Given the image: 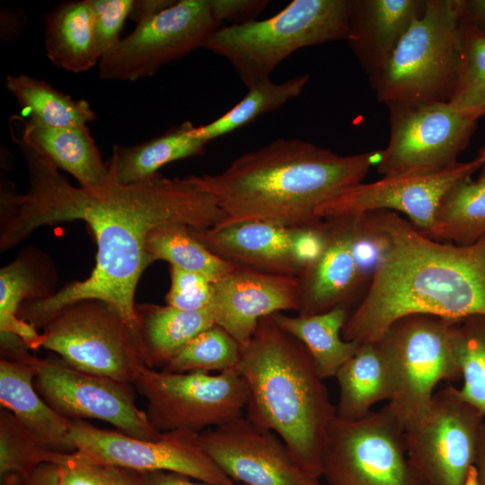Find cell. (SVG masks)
Wrapping results in <instances>:
<instances>
[{
	"label": "cell",
	"instance_id": "cell-1",
	"mask_svg": "<svg viewBox=\"0 0 485 485\" xmlns=\"http://www.w3.org/2000/svg\"><path fill=\"white\" fill-rule=\"evenodd\" d=\"M27 163L25 193L2 190L0 251H5L43 225L81 220L97 244L90 276L69 283L50 296L25 302L22 320L42 328L64 306L95 298L114 306L135 332V293L144 270L153 263L146 251L148 234L167 224H183L203 231L215 227L224 215L198 175L168 178L160 173L123 184L110 172L104 185H72L32 143L11 130Z\"/></svg>",
	"mask_w": 485,
	"mask_h": 485
},
{
	"label": "cell",
	"instance_id": "cell-2",
	"mask_svg": "<svg viewBox=\"0 0 485 485\" xmlns=\"http://www.w3.org/2000/svg\"><path fill=\"white\" fill-rule=\"evenodd\" d=\"M385 244L366 292L341 335L375 342L397 319L414 313L447 320L485 315V236L469 245L433 240L390 210L366 212Z\"/></svg>",
	"mask_w": 485,
	"mask_h": 485
},
{
	"label": "cell",
	"instance_id": "cell-3",
	"mask_svg": "<svg viewBox=\"0 0 485 485\" xmlns=\"http://www.w3.org/2000/svg\"><path fill=\"white\" fill-rule=\"evenodd\" d=\"M381 156L382 150L341 155L295 138H279L242 154L221 172L199 175L224 215L213 229L243 222L318 225L323 219L316 216L317 208L361 183Z\"/></svg>",
	"mask_w": 485,
	"mask_h": 485
},
{
	"label": "cell",
	"instance_id": "cell-4",
	"mask_svg": "<svg viewBox=\"0 0 485 485\" xmlns=\"http://www.w3.org/2000/svg\"><path fill=\"white\" fill-rule=\"evenodd\" d=\"M237 370L248 388L244 416L276 433L299 465L320 479L329 428L337 414L306 347L271 315L263 317L242 347Z\"/></svg>",
	"mask_w": 485,
	"mask_h": 485
},
{
	"label": "cell",
	"instance_id": "cell-5",
	"mask_svg": "<svg viewBox=\"0 0 485 485\" xmlns=\"http://www.w3.org/2000/svg\"><path fill=\"white\" fill-rule=\"evenodd\" d=\"M350 0H294L275 15L219 27L204 44L229 61L250 87L295 51L347 40Z\"/></svg>",
	"mask_w": 485,
	"mask_h": 485
},
{
	"label": "cell",
	"instance_id": "cell-6",
	"mask_svg": "<svg viewBox=\"0 0 485 485\" xmlns=\"http://www.w3.org/2000/svg\"><path fill=\"white\" fill-rule=\"evenodd\" d=\"M460 0H427L384 66L368 77L378 101L449 102L461 52Z\"/></svg>",
	"mask_w": 485,
	"mask_h": 485
},
{
	"label": "cell",
	"instance_id": "cell-7",
	"mask_svg": "<svg viewBox=\"0 0 485 485\" xmlns=\"http://www.w3.org/2000/svg\"><path fill=\"white\" fill-rule=\"evenodd\" d=\"M451 320L414 313L394 321L375 341L393 381L387 406L405 430L427 416L435 388L462 379L451 341Z\"/></svg>",
	"mask_w": 485,
	"mask_h": 485
},
{
	"label": "cell",
	"instance_id": "cell-8",
	"mask_svg": "<svg viewBox=\"0 0 485 485\" xmlns=\"http://www.w3.org/2000/svg\"><path fill=\"white\" fill-rule=\"evenodd\" d=\"M41 329V348L80 371L133 384L146 366L131 326L105 301L89 298L71 303Z\"/></svg>",
	"mask_w": 485,
	"mask_h": 485
},
{
	"label": "cell",
	"instance_id": "cell-9",
	"mask_svg": "<svg viewBox=\"0 0 485 485\" xmlns=\"http://www.w3.org/2000/svg\"><path fill=\"white\" fill-rule=\"evenodd\" d=\"M146 400V415L160 433H201L244 415L245 380L237 369L212 375L202 371L168 373L146 366L133 383Z\"/></svg>",
	"mask_w": 485,
	"mask_h": 485
},
{
	"label": "cell",
	"instance_id": "cell-10",
	"mask_svg": "<svg viewBox=\"0 0 485 485\" xmlns=\"http://www.w3.org/2000/svg\"><path fill=\"white\" fill-rule=\"evenodd\" d=\"M322 477L328 485H423L409 460L403 428L387 405L356 420L335 417Z\"/></svg>",
	"mask_w": 485,
	"mask_h": 485
},
{
	"label": "cell",
	"instance_id": "cell-11",
	"mask_svg": "<svg viewBox=\"0 0 485 485\" xmlns=\"http://www.w3.org/2000/svg\"><path fill=\"white\" fill-rule=\"evenodd\" d=\"M68 439L76 453L98 465L137 472H171L211 484H236L206 452L199 434L192 431L162 432L158 439L147 440L72 420Z\"/></svg>",
	"mask_w": 485,
	"mask_h": 485
},
{
	"label": "cell",
	"instance_id": "cell-12",
	"mask_svg": "<svg viewBox=\"0 0 485 485\" xmlns=\"http://www.w3.org/2000/svg\"><path fill=\"white\" fill-rule=\"evenodd\" d=\"M385 105L390 138L376 165L384 176L438 172L454 165L477 126L476 120L463 116L449 102L401 101Z\"/></svg>",
	"mask_w": 485,
	"mask_h": 485
},
{
	"label": "cell",
	"instance_id": "cell-13",
	"mask_svg": "<svg viewBox=\"0 0 485 485\" xmlns=\"http://www.w3.org/2000/svg\"><path fill=\"white\" fill-rule=\"evenodd\" d=\"M483 422L459 388L435 392L425 419L403 430L409 460L423 485H464Z\"/></svg>",
	"mask_w": 485,
	"mask_h": 485
},
{
	"label": "cell",
	"instance_id": "cell-14",
	"mask_svg": "<svg viewBox=\"0 0 485 485\" xmlns=\"http://www.w3.org/2000/svg\"><path fill=\"white\" fill-rule=\"evenodd\" d=\"M220 27L208 0H180L141 21L99 62L102 80L135 82L154 75L204 44Z\"/></svg>",
	"mask_w": 485,
	"mask_h": 485
},
{
	"label": "cell",
	"instance_id": "cell-15",
	"mask_svg": "<svg viewBox=\"0 0 485 485\" xmlns=\"http://www.w3.org/2000/svg\"><path fill=\"white\" fill-rule=\"evenodd\" d=\"M34 386L47 403L70 420L99 419L133 437L158 439L161 433L136 404L134 385L80 371L59 358L31 355Z\"/></svg>",
	"mask_w": 485,
	"mask_h": 485
},
{
	"label": "cell",
	"instance_id": "cell-16",
	"mask_svg": "<svg viewBox=\"0 0 485 485\" xmlns=\"http://www.w3.org/2000/svg\"><path fill=\"white\" fill-rule=\"evenodd\" d=\"M482 165L483 162L475 157L438 172L388 175L374 182H361L323 203L317 208L316 216L327 219L375 210L401 212L427 234L433 227L444 195Z\"/></svg>",
	"mask_w": 485,
	"mask_h": 485
},
{
	"label": "cell",
	"instance_id": "cell-17",
	"mask_svg": "<svg viewBox=\"0 0 485 485\" xmlns=\"http://www.w3.org/2000/svg\"><path fill=\"white\" fill-rule=\"evenodd\" d=\"M199 436L208 455L235 483L321 485L276 433L256 426L244 415Z\"/></svg>",
	"mask_w": 485,
	"mask_h": 485
},
{
	"label": "cell",
	"instance_id": "cell-18",
	"mask_svg": "<svg viewBox=\"0 0 485 485\" xmlns=\"http://www.w3.org/2000/svg\"><path fill=\"white\" fill-rule=\"evenodd\" d=\"M300 307L296 277L260 272L235 265L234 269L212 283L207 310L216 325L245 346L260 319L276 313Z\"/></svg>",
	"mask_w": 485,
	"mask_h": 485
},
{
	"label": "cell",
	"instance_id": "cell-19",
	"mask_svg": "<svg viewBox=\"0 0 485 485\" xmlns=\"http://www.w3.org/2000/svg\"><path fill=\"white\" fill-rule=\"evenodd\" d=\"M359 215L325 219L326 240L319 257L297 276L300 294L298 315L310 316L338 306L350 307L368 288L354 255Z\"/></svg>",
	"mask_w": 485,
	"mask_h": 485
},
{
	"label": "cell",
	"instance_id": "cell-20",
	"mask_svg": "<svg viewBox=\"0 0 485 485\" xmlns=\"http://www.w3.org/2000/svg\"><path fill=\"white\" fill-rule=\"evenodd\" d=\"M302 228L243 222L193 236L221 259L260 272L296 277L304 268L298 251Z\"/></svg>",
	"mask_w": 485,
	"mask_h": 485
},
{
	"label": "cell",
	"instance_id": "cell-21",
	"mask_svg": "<svg viewBox=\"0 0 485 485\" xmlns=\"http://www.w3.org/2000/svg\"><path fill=\"white\" fill-rule=\"evenodd\" d=\"M24 344L6 348L0 359V403L39 441L60 454L75 452L68 436L72 420L63 417L34 386L31 354Z\"/></svg>",
	"mask_w": 485,
	"mask_h": 485
},
{
	"label": "cell",
	"instance_id": "cell-22",
	"mask_svg": "<svg viewBox=\"0 0 485 485\" xmlns=\"http://www.w3.org/2000/svg\"><path fill=\"white\" fill-rule=\"evenodd\" d=\"M427 0H350L347 41L369 76L380 71Z\"/></svg>",
	"mask_w": 485,
	"mask_h": 485
},
{
	"label": "cell",
	"instance_id": "cell-23",
	"mask_svg": "<svg viewBox=\"0 0 485 485\" xmlns=\"http://www.w3.org/2000/svg\"><path fill=\"white\" fill-rule=\"evenodd\" d=\"M48 263L45 255L31 251L0 269V334L17 337L31 350L41 348V332L21 319L19 310L27 301L55 293V270Z\"/></svg>",
	"mask_w": 485,
	"mask_h": 485
},
{
	"label": "cell",
	"instance_id": "cell-24",
	"mask_svg": "<svg viewBox=\"0 0 485 485\" xmlns=\"http://www.w3.org/2000/svg\"><path fill=\"white\" fill-rule=\"evenodd\" d=\"M215 324L208 310L137 304L134 338L145 365L163 369L185 344Z\"/></svg>",
	"mask_w": 485,
	"mask_h": 485
},
{
	"label": "cell",
	"instance_id": "cell-25",
	"mask_svg": "<svg viewBox=\"0 0 485 485\" xmlns=\"http://www.w3.org/2000/svg\"><path fill=\"white\" fill-rule=\"evenodd\" d=\"M20 120V135L39 147L58 169L69 172L79 186L95 188L108 182L109 168L86 125L52 128L31 119Z\"/></svg>",
	"mask_w": 485,
	"mask_h": 485
},
{
	"label": "cell",
	"instance_id": "cell-26",
	"mask_svg": "<svg viewBox=\"0 0 485 485\" xmlns=\"http://www.w3.org/2000/svg\"><path fill=\"white\" fill-rule=\"evenodd\" d=\"M44 35L46 56L57 67L82 73L99 64L88 0L57 4L45 17Z\"/></svg>",
	"mask_w": 485,
	"mask_h": 485
},
{
	"label": "cell",
	"instance_id": "cell-27",
	"mask_svg": "<svg viewBox=\"0 0 485 485\" xmlns=\"http://www.w3.org/2000/svg\"><path fill=\"white\" fill-rule=\"evenodd\" d=\"M340 397L338 418L356 420L371 412L381 401H390L393 381L387 361L375 342L361 343L335 375Z\"/></svg>",
	"mask_w": 485,
	"mask_h": 485
},
{
	"label": "cell",
	"instance_id": "cell-28",
	"mask_svg": "<svg viewBox=\"0 0 485 485\" xmlns=\"http://www.w3.org/2000/svg\"><path fill=\"white\" fill-rule=\"evenodd\" d=\"M186 121L164 134L132 146L115 145L106 162L110 174L123 184L145 181L172 162L201 155L207 143L196 137Z\"/></svg>",
	"mask_w": 485,
	"mask_h": 485
},
{
	"label": "cell",
	"instance_id": "cell-29",
	"mask_svg": "<svg viewBox=\"0 0 485 485\" xmlns=\"http://www.w3.org/2000/svg\"><path fill=\"white\" fill-rule=\"evenodd\" d=\"M349 313V308L338 306L310 316H290L284 313H276L271 316L279 327L306 347L319 375L326 379L335 377L360 345L342 338L341 331Z\"/></svg>",
	"mask_w": 485,
	"mask_h": 485
},
{
	"label": "cell",
	"instance_id": "cell-30",
	"mask_svg": "<svg viewBox=\"0 0 485 485\" xmlns=\"http://www.w3.org/2000/svg\"><path fill=\"white\" fill-rule=\"evenodd\" d=\"M479 177L455 183L443 197L426 236L469 245L485 236V163Z\"/></svg>",
	"mask_w": 485,
	"mask_h": 485
},
{
	"label": "cell",
	"instance_id": "cell-31",
	"mask_svg": "<svg viewBox=\"0 0 485 485\" xmlns=\"http://www.w3.org/2000/svg\"><path fill=\"white\" fill-rule=\"evenodd\" d=\"M5 87L30 119L52 128L85 126L96 119L90 104L26 75H9Z\"/></svg>",
	"mask_w": 485,
	"mask_h": 485
},
{
	"label": "cell",
	"instance_id": "cell-32",
	"mask_svg": "<svg viewBox=\"0 0 485 485\" xmlns=\"http://www.w3.org/2000/svg\"><path fill=\"white\" fill-rule=\"evenodd\" d=\"M146 251L152 262L165 260L170 266L200 274L213 283L235 267L206 248L193 236L191 229L183 224H167L152 230L146 240Z\"/></svg>",
	"mask_w": 485,
	"mask_h": 485
},
{
	"label": "cell",
	"instance_id": "cell-33",
	"mask_svg": "<svg viewBox=\"0 0 485 485\" xmlns=\"http://www.w3.org/2000/svg\"><path fill=\"white\" fill-rule=\"evenodd\" d=\"M308 80L309 75H303L282 83L270 78L259 82L248 87V93L232 109L207 124L194 126L192 133L207 144L298 97Z\"/></svg>",
	"mask_w": 485,
	"mask_h": 485
},
{
	"label": "cell",
	"instance_id": "cell-34",
	"mask_svg": "<svg viewBox=\"0 0 485 485\" xmlns=\"http://www.w3.org/2000/svg\"><path fill=\"white\" fill-rule=\"evenodd\" d=\"M64 454L39 441L9 410H0L1 485H26L43 463H57Z\"/></svg>",
	"mask_w": 485,
	"mask_h": 485
},
{
	"label": "cell",
	"instance_id": "cell-35",
	"mask_svg": "<svg viewBox=\"0 0 485 485\" xmlns=\"http://www.w3.org/2000/svg\"><path fill=\"white\" fill-rule=\"evenodd\" d=\"M450 333L463 379L460 393L485 418V315L451 320Z\"/></svg>",
	"mask_w": 485,
	"mask_h": 485
},
{
	"label": "cell",
	"instance_id": "cell-36",
	"mask_svg": "<svg viewBox=\"0 0 485 485\" xmlns=\"http://www.w3.org/2000/svg\"><path fill=\"white\" fill-rule=\"evenodd\" d=\"M449 104L473 120L485 118V36L463 24L457 78Z\"/></svg>",
	"mask_w": 485,
	"mask_h": 485
},
{
	"label": "cell",
	"instance_id": "cell-37",
	"mask_svg": "<svg viewBox=\"0 0 485 485\" xmlns=\"http://www.w3.org/2000/svg\"><path fill=\"white\" fill-rule=\"evenodd\" d=\"M241 345L215 324L185 344L162 369L168 373H224L237 369Z\"/></svg>",
	"mask_w": 485,
	"mask_h": 485
},
{
	"label": "cell",
	"instance_id": "cell-38",
	"mask_svg": "<svg viewBox=\"0 0 485 485\" xmlns=\"http://www.w3.org/2000/svg\"><path fill=\"white\" fill-rule=\"evenodd\" d=\"M94 16V41L101 59L120 41L124 22L130 16L132 0H88ZM100 59V60H101Z\"/></svg>",
	"mask_w": 485,
	"mask_h": 485
},
{
	"label": "cell",
	"instance_id": "cell-39",
	"mask_svg": "<svg viewBox=\"0 0 485 485\" xmlns=\"http://www.w3.org/2000/svg\"><path fill=\"white\" fill-rule=\"evenodd\" d=\"M171 285L166 304L185 311L207 310L212 283L206 277L170 266Z\"/></svg>",
	"mask_w": 485,
	"mask_h": 485
},
{
	"label": "cell",
	"instance_id": "cell-40",
	"mask_svg": "<svg viewBox=\"0 0 485 485\" xmlns=\"http://www.w3.org/2000/svg\"><path fill=\"white\" fill-rule=\"evenodd\" d=\"M57 464L59 485H105L101 465L91 463L75 451L64 454Z\"/></svg>",
	"mask_w": 485,
	"mask_h": 485
},
{
	"label": "cell",
	"instance_id": "cell-41",
	"mask_svg": "<svg viewBox=\"0 0 485 485\" xmlns=\"http://www.w3.org/2000/svg\"><path fill=\"white\" fill-rule=\"evenodd\" d=\"M269 1L265 0H208L211 14L221 24H242L256 20Z\"/></svg>",
	"mask_w": 485,
	"mask_h": 485
},
{
	"label": "cell",
	"instance_id": "cell-42",
	"mask_svg": "<svg viewBox=\"0 0 485 485\" xmlns=\"http://www.w3.org/2000/svg\"><path fill=\"white\" fill-rule=\"evenodd\" d=\"M461 22L485 36V0H460Z\"/></svg>",
	"mask_w": 485,
	"mask_h": 485
},
{
	"label": "cell",
	"instance_id": "cell-43",
	"mask_svg": "<svg viewBox=\"0 0 485 485\" xmlns=\"http://www.w3.org/2000/svg\"><path fill=\"white\" fill-rule=\"evenodd\" d=\"M189 476L171 472H140L139 485H216L200 481H193ZM234 485H243L236 483Z\"/></svg>",
	"mask_w": 485,
	"mask_h": 485
},
{
	"label": "cell",
	"instance_id": "cell-44",
	"mask_svg": "<svg viewBox=\"0 0 485 485\" xmlns=\"http://www.w3.org/2000/svg\"><path fill=\"white\" fill-rule=\"evenodd\" d=\"M105 485H139L140 472L115 466L101 465Z\"/></svg>",
	"mask_w": 485,
	"mask_h": 485
},
{
	"label": "cell",
	"instance_id": "cell-45",
	"mask_svg": "<svg viewBox=\"0 0 485 485\" xmlns=\"http://www.w3.org/2000/svg\"><path fill=\"white\" fill-rule=\"evenodd\" d=\"M174 0H137L134 5L130 16L138 22L150 18L163 10L171 6Z\"/></svg>",
	"mask_w": 485,
	"mask_h": 485
},
{
	"label": "cell",
	"instance_id": "cell-46",
	"mask_svg": "<svg viewBox=\"0 0 485 485\" xmlns=\"http://www.w3.org/2000/svg\"><path fill=\"white\" fill-rule=\"evenodd\" d=\"M26 485H59L57 464L53 463L40 464Z\"/></svg>",
	"mask_w": 485,
	"mask_h": 485
},
{
	"label": "cell",
	"instance_id": "cell-47",
	"mask_svg": "<svg viewBox=\"0 0 485 485\" xmlns=\"http://www.w3.org/2000/svg\"><path fill=\"white\" fill-rule=\"evenodd\" d=\"M478 485H485V420L481 425L474 463Z\"/></svg>",
	"mask_w": 485,
	"mask_h": 485
},
{
	"label": "cell",
	"instance_id": "cell-48",
	"mask_svg": "<svg viewBox=\"0 0 485 485\" xmlns=\"http://www.w3.org/2000/svg\"><path fill=\"white\" fill-rule=\"evenodd\" d=\"M464 485H478L476 469L474 465L470 468Z\"/></svg>",
	"mask_w": 485,
	"mask_h": 485
},
{
	"label": "cell",
	"instance_id": "cell-49",
	"mask_svg": "<svg viewBox=\"0 0 485 485\" xmlns=\"http://www.w3.org/2000/svg\"><path fill=\"white\" fill-rule=\"evenodd\" d=\"M476 157L485 163V144L480 148Z\"/></svg>",
	"mask_w": 485,
	"mask_h": 485
},
{
	"label": "cell",
	"instance_id": "cell-50",
	"mask_svg": "<svg viewBox=\"0 0 485 485\" xmlns=\"http://www.w3.org/2000/svg\"><path fill=\"white\" fill-rule=\"evenodd\" d=\"M321 485H328V484L325 483V484H321Z\"/></svg>",
	"mask_w": 485,
	"mask_h": 485
}]
</instances>
